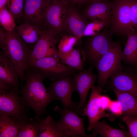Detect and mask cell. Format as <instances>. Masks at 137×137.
<instances>
[{
    "label": "cell",
    "mask_w": 137,
    "mask_h": 137,
    "mask_svg": "<svg viewBox=\"0 0 137 137\" xmlns=\"http://www.w3.org/2000/svg\"><path fill=\"white\" fill-rule=\"evenodd\" d=\"M25 75V83L20 90V96L24 104L34 111L35 116L40 118L46 114L48 105L58 100L45 88L43 83L45 78L36 69L29 66Z\"/></svg>",
    "instance_id": "cell-1"
},
{
    "label": "cell",
    "mask_w": 137,
    "mask_h": 137,
    "mask_svg": "<svg viewBox=\"0 0 137 137\" xmlns=\"http://www.w3.org/2000/svg\"><path fill=\"white\" fill-rule=\"evenodd\" d=\"M33 46L22 39L16 28L9 31L0 26V55L8 58L14 63L19 72L22 86L25 80L26 71L29 67V59Z\"/></svg>",
    "instance_id": "cell-2"
},
{
    "label": "cell",
    "mask_w": 137,
    "mask_h": 137,
    "mask_svg": "<svg viewBox=\"0 0 137 137\" xmlns=\"http://www.w3.org/2000/svg\"><path fill=\"white\" fill-rule=\"evenodd\" d=\"M107 27L93 36L89 37L81 47V55L84 61L95 67L101 58L107 53L113 45L112 40L113 33Z\"/></svg>",
    "instance_id": "cell-3"
},
{
    "label": "cell",
    "mask_w": 137,
    "mask_h": 137,
    "mask_svg": "<svg viewBox=\"0 0 137 137\" xmlns=\"http://www.w3.org/2000/svg\"><path fill=\"white\" fill-rule=\"evenodd\" d=\"M122 52L120 42H114L98 61L95 66L98 72L97 86L103 90L111 76L124 70L122 64Z\"/></svg>",
    "instance_id": "cell-4"
},
{
    "label": "cell",
    "mask_w": 137,
    "mask_h": 137,
    "mask_svg": "<svg viewBox=\"0 0 137 137\" xmlns=\"http://www.w3.org/2000/svg\"><path fill=\"white\" fill-rule=\"evenodd\" d=\"M69 5L66 1L53 0L43 13V28L52 32L59 41L65 35L64 24Z\"/></svg>",
    "instance_id": "cell-5"
},
{
    "label": "cell",
    "mask_w": 137,
    "mask_h": 137,
    "mask_svg": "<svg viewBox=\"0 0 137 137\" xmlns=\"http://www.w3.org/2000/svg\"><path fill=\"white\" fill-rule=\"evenodd\" d=\"M19 88L5 91L0 90V114L16 119L19 122L28 118L27 112L30 108L22 101Z\"/></svg>",
    "instance_id": "cell-6"
},
{
    "label": "cell",
    "mask_w": 137,
    "mask_h": 137,
    "mask_svg": "<svg viewBox=\"0 0 137 137\" xmlns=\"http://www.w3.org/2000/svg\"><path fill=\"white\" fill-rule=\"evenodd\" d=\"M59 57L49 56L39 59L31 63L29 66L40 73L45 79L51 81L69 75H73L78 70L60 62Z\"/></svg>",
    "instance_id": "cell-7"
},
{
    "label": "cell",
    "mask_w": 137,
    "mask_h": 137,
    "mask_svg": "<svg viewBox=\"0 0 137 137\" xmlns=\"http://www.w3.org/2000/svg\"><path fill=\"white\" fill-rule=\"evenodd\" d=\"M112 3L110 29L113 33L127 36L131 24L130 0H114Z\"/></svg>",
    "instance_id": "cell-8"
},
{
    "label": "cell",
    "mask_w": 137,
    "mask_h": 137,
    "mask_svg": "<svg viewBox=\"0 0 137 137\" xmlns=\"http://www.w3.org/2000/svg\"><path fill=\"white\" fill-rule=\"evenodd\" d=\"M54 111L60 114L61 118L57 122L68 137H88L84 127V117L79 116L71 108L65 109L57 106Z\"/></svg>",
    "instance_id": "cell-9"
},
{
    "label": "cell",
    "mask_w": 137,
    "mask_h": 137,
    "mask_svg": "<svg viewBox=\"0 0 137 137\" xmlns=\"http://www.w3.org/2000/svg\"><path fill=\"white\" fill-rule=\"evenodd\" d=\"M47 90L58 100L61 101L63 108L67 109L71 108L76 109L78 103L72 100L73 94L76 92V84L71 75L52 81Z\"/></svg>",
    "instance_id": "cell-10"
},
{
    "label": "cell",
    "mask_w": 137,
    "mask_h": 137,
    "mask_svg": "<svg viewBox=\"0 0 137 137\" xmlns=\"http://www.w3.org/2000/svg\"><path fill=\"white\" fill-rule=\"evenodd\" d=\"M59 40L52 32L43 29L38 40L34 45L29 59L30 64L49 56L59 57L56 45Z\"/></svg>",
    "instance_id": "cell-11"
},
{
    "label": "cell",
    "mask_w": 137,
    "mask_h": 137,
    "mask_svg": "<svg viewBox=\"0 0 137 137\" xmlns=\"http://www.w3.org/2000/svg\"><path fill=\"white\" fill-rule=\"evenodd\" d=\"M92 68V66H90L87 70L84 69L79 73L73 75L76 92L80 97L79 102L75 111L79 115L83 116V110L86 105L88 93L97 78L98 75L93 73Z\"/></svg>",
    "instance_id": "cell-12"
},
{
    "label": "cell",
    "mask_w": 137,
    "mask_h": 137,
    "mask_svg": "<svg viewBox=\"0 0 137 137\" xmlns=\"http://www.w3.org/2000/svg\"><path fill=\"white\" fill-rule=\"evenodd\" d=\"M91 89L89 101L83 110V116H87L88 118V131L92 130L95 124L101 118L106 117L112 120L113 118L101 108L100 99L103 90L94 85Z\"/></svg>",
    "instance_id": "cell-13"
},
{
    "label": "cell",
    "mask_w": 137,
    "mask_h": 137,
    "mask_svg": "<svg viewBox=\"0 0 137 137\" xmlns=\"http://www.w3.org/2000/svg\"><path fill=\"white\" fill-rule=\"evenodd\" d=\"M108 79L113 90L129 93L137 98V75L129 69H124Z\"/></svg>",
    "instance_id": "cell-14"
},
{
    "label": "cell",
    "mask_w": 137,
    "mask_h": 137,
    "mask_svg": "<svg viewBox=\"0 0 137 137\" xmlns=\"http://www.w3.org/2000/svg\"><path fill=\"white\" fill-rule=\"evenodd\" d=\"M113 3L107 0L95 1L88 5L83 11V16L91 22L100 21L106 27L110 25Z\"/></svg>",
    "instance_id": "cell-15"
},
{
    "label": "cell",
    "mask_w": 137,
    "mask_h": 137,
    "mask_svg": "<svg viewBox=\"0 0 137 137\" xmlns=\"http://www.w3.org/2000/svg\"><path fill=\"white\" fill-rule=\"evenodd\" d=\"M87 20L73 6L69 5L64 24L65 35L77 38L80 43L85 28Z\"/></svg>",
    "instance_id": "cell-16"
},
{
    "label": "cell",
    "mask_w": 137,
    "mask_h": 137,
    "mask_svg": "<svg viewBox=\"0 0 137 137\" xmlns=\"http://www.w3.org/2000/svg\"><path fill=\"white\" fill-rule=\"evenodd\" d=\"M50 2L47 0H24L22 22L34 24L43 29V13Z\"/></svg>",
    "instance_id": "cell-17"
},
{
    "label": "cell",
    "mask_w": 137,
    "mask_h": 137,
    "mask_svg": "<svg viewBox=\"0 0 137 137\" xmlns=\"http://www.w3.org/2000/svg\"><path fill=\"white\" fill-rule=\"evenodd\" d=\"M19 72L14 63L8 58L0 55V80L19 87Z\"/></svg>",
    "instance_id": "cell-18"
},
{
    "label": "cell",
    "mask_w": 137,
    "mask_h": 137,
    "mask_svg": "<svg viewBox=\"0 0 137 137\" xmlns=\"http://www.w3.org/2000/svg\"><path fill=\"white\" fill-rule=\"evenodd\" d=\"M127 39L122 53V60L126 63L134 65L137 63V31L130 28L127 33Z\"/></svg>",
    "instance_id": "cell-19"
},
{
    "label": "cell",
    "mask_w": 137,
    "mask_h": 137,
    "mask_svg": "<svg viewBox=\"0 0 137 137\" xmlns=\"http://www.w3.org/2000/svg\"><path fill=\"white\" fill-rule=\"evenodd\" d=\"M16 28L22 39L28 44L33 46L38 40L43 29L38 25L23 22L16 26Z\"/></svg>",
    "instance_id": "cell-20"
},
{
    "label": "cell",
    "mask_w": 137,
    "mask_h": 137,
    "mask_svg": "<svg viewBox=\"0 0 137 137\" xmlns=\"http://www.w3.org/2000/svg\"><path fill=\"white\" fill-rule=\"evenodd\" d=\"M39 137H68L52 116L48 115L45 119L39 118Z\"/></svg>",
    "instance_id": "cell-21"
},
{
    "label": "cell",
    "mask_w": 137,
    "mask_h": 137,
    "mask_svg": "<svg viewBox=\"0 0 137 137\" xmlns=\"http://www.w3.org/2000/svg\"><path fill=\"white\" fill-rule=\"evenodd\" d=\"M92 130V133L88 137H95L99 135L103 137H130L128 131L113 128L105 121L96 123Z\"/></svg>",
    "instance_id": "cell-22"
},
{
    "label": "cell",
    "mask_w": 137,
    "mask_h": 137,
    "mask_svg": "<svg viewBox=\"0 0 137 137\" xmlns=\"http://www.w3.org/2000/svg\"><path fill=\"white\" fill-rule=\"evenodd\" d=\"M121 106L123 114L137 117V98L129 93L113 90Z\"/></svg>",
    "instance_id": "cell-23"
},
{
    "label": "cell",
    "mask_w": 137,
    "mask_h": 137,
    "mask_svg": "<svg viewBox=\"0 0 137 137\" xmlns=\"http://www.w3.org/2000/svg\"><path fill=\"white\" fill-rule=\"evenodd\" d=\"M20 127L15 118L0 114V137H16Z\"/></svg>",
    "instance_id": "cell-24"
},
{
    "label": "cell",
    "mask_w": 137,
    "mask_h": 137,
    "mask_svg": "<svg viewBox=\"0 0 137 137\" xmlns=\"http://www.w3.org/2000/svg\"><path fill=\"white\" fill-rule=\"evenodd\" d=\"M39 118L35 116L19 122L20 127L16 137H39Z\"/></svg>",
    "instance_id": "cell-25"
},
{
    "label": "cell",
    "mask_w": 137,
    "mask_h": 137,
    "mask_svg": "<svg viewBox=\"0 0 137 137\" xmlns=\"http://www.w3.org/2000/svg\"><path fill=\"white\" fill-rule=\"evenodd\" d=\"M78 42V39L74 37L66 35H63L58 46V55L61 59L68 56L74 48V46Z\"/></svg>",
    "instance_id": "cell-26"
},
{
    "label": "cell",
    "mask_w": 137,
    "mask_h": 137,
    "mask_svg": "<svg viewBox=\"0 0 137 137\" xmlns=\"http://www.w3.org/2000/svg\"><path fill=\"white\" fill-rule=\"evenodd\" d=\"M80 48H74L70 54L64 58L61 59L63 64L80 71H83L84 61L81 56Z\"/></svg>",
    "instance_id": "cell-27"
},
{
    "label": "cell",
    "mask_w": 137,
    "mask_h": 137,
    "mask_svg": "<svg viewBox=\"0 0 137 137\" xmlns=\"http://www.w3.org/2000/svg\"><path fill=\"white\" fill-rule=\"evenodd\" d=\"M15 22L8 7L0 10V24L1 26L5 29L9 31L13 30L16 26Z\"/></svg>",
    "instance_id": "cell-28"
},
{
    "label": "cell",
    "mask_w": 137,
    "mask_h": 137,
    "mask_svg": "<svg viewBox=\"0 0 137 137\" xmlns=\"http://www.w3.org/2000/svg\"><path fill=\"white\" fill-rule=\"evenodd\" d=\"M24 3V0H10L8 3V10L15 22L22 20Z\"/></svg>",
    "instance_id": "cell-29"
},
{
    "label": "cell",
    "mask_w": 137,
    "mask_h": 137,
    "mask_svg": "<svg viewBox=\"0 0 137 137\" xmlns=\"http://www.w3.org/2000/svg\"><path fill=\"white\" fill-rule=\"evenodd\" d=\"M106 25L104 23L100 21H93L87 24L83 36L90 37L99 33L103 27Z\"/></svg>",
    "instance_id": "cell-30"
},
{
    "label": "cell",
    "mask_w": 137,
    "mask_h": 137,
    "mask_svg": "<svg viewBox=\"0 0 137 137\" xmlns=\"http://www.w3.org/2000/svg\"><path fill=\"white\" fill-rule=\"evenodd\" d=\"M123 120L127 126L130 137H137V117L125 115Z\"/></svg>",
    "instance_id": "cell-31"
},
{
    "label": "cell",
    "mask_w": 137,
    "mask_h": 137,
    "mask_svg": "<svg viewBox=\"0 0 137 137\" xmlns=\"http://www.w3.org/2000/svg\"><path fill=\"white\" fill-rule=\"evenodd\" d=\"M131 24L130 28H134L137 24V0H130Z\"/></svg>",
    "instance_id": "cell-32"
},
{
    "label": "cell",
    "mask_w": 137,
    "mask_h": 137,
    "mask_svg": "<svg viewBox=\"0 0 137 137\" xmlns=\"http://www.w3.org/2000/svg\"><path fill=\"white\" fill-rule=\"evenodd\" d=\"M108 109L116 116H121L123 114L121 104L117 100H112Z\"/></svg>",
    "instance_id": "cell-33"
},
{
    "label": "cell",
    "mask_w": 137,
    "mask_h": 137,
    "mask_svg": "<svg viewBox=\"0 0 137 137\" xmlns=\"http://www.w3.org/2000/svg\"><path fill=\"white\" fill-rule=\"evenodd\" d=\"M100 104L102 109L104 111L108 109L112 100L108 96L101 95L100 99Z\"/></svg>",
    "instance_id": "cell-34"
},
{
    "label": "cell",
    "mask_w": 137,
    "mask_h": 137,
    "mask_svg": "<svg viewBox=\"0 0 137 137\" xmlns=\"http://www.w3.org/2000/svg\"><path fill=\"white\" fill-rule=\"evenodd\" d=\"M10 0H0V10L6 7Z\"/></svg>",
    "instance_id": "cell-35"
},
{
    "label": "cell",
    "mask_w": 137,
    "mask_h": 137,
    "mask_svg": "<svg viewBox=\"0 0 137 137\" xmlns=\"http://www.w3.org/2000/svg\"><path fill=\"white\" fill-rule=\"evenodd\" d=\"M100 0H83V3L88 5L92 2Z\"/></svg>",
    "instance_id": "cell-36"
},
{
    "label": "cell",
    "mask_w": 137,
    "mask_h": 137,
    "mask_svg": "<svg viewBox=\"0 0 137 137\" xmlns=\"http://www.w3.org/2000/svg\"><path fill=\"white\" fill-rule=\"evenodd\" d=\"M71 1L74 4L83 3V0H71Z\"/></svg>",
    "instance_id": "cell-37"
},
{
    "label": "cell",
    "mask_w": 137,
    "mask_h": 137,
    "mask_svg": "<svg viewBox=\"0 0 137 137\" xmlns=\"http://www.w3.org/2000/svg\"><path fill=\"white\" fill-rule=\"evenodd\" d=\"M58 1H66L67 2L69 3L70 1H71V0H57Z\"/></svg>",
    "instance_id": "cell-38"
},
{
    "label": "cell",
    "mask_w": 137,
    "mask_h": 137,
    "mask_svg": "<svg viewBox=\"0 0 137 137\" xmlns=\"http://www.w3.org/2000/svg\"><path fill=\"white\" fill-rule=\"evenodd\" d=\"M134 28L137 31V24L134 27Z\"/></svg>",
    "instance_id": "cell-39"
},
{
    "label": "cell",
    "mask_w": 137,
    "mask_h": 137,
    "mask_svg": "<svg viewBox=\"0 0 137 137\" xmlns=\"http://www.w3.org/2000/svg\"><path fill=\"white\" fill-rule=\"evenodd\" d=\"M47 0L49 2H50L53 0Z\"/></svg>",
    "instance_id": "cell-40"
}]
</instances>
